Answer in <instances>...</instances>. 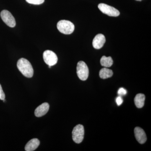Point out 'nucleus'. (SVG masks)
<instances>
[{
    "mask_svg": "<svg viewBox=\"0 0 151 151\" xmlns=\"http://www.w3.org/2000/svg\"><path fill=\"white\" fill-rule=\"evenodd\" d=\"M17 66L19 70L25 77L31 78L34 74V70L30 63L24 58L19 60Z\"/></svg>",
    "mask_w": 151,
    "mask_h": 151,
    "instance_id": "f257e3e1",
    "label": "nucleus"
},
{
    "mask_svg": "<svg viewBox=\"0 0 151 151\" xmlns=\"http://www.w3.org/2000/svg\"><path fill=\"white\" fill-rule=\"evenodd\" d=\"M57 28L60 32L65 35H70L74 31V24L69 21L62 20L57 24Z\"/></svg>",
    "mask_w": 151,
    "mask_h": 151,
    "instance_id": "f03ea898",
    "label": "nucleus"
},
{
    "mask_svg": "<svg viewBox=\"0 0 151 151\" xmlns=\"http://www.w3.org/2000/svg\"><path fill=\"white\" fill-rule=\"evenodd\" d=\"M76 72L79 79L85 81L89 76V70L88 66L84 61H79L77 63Z\"/></svg>",
    "mask_w": 151,
    "mask_h": 151,
    "instance_id": "7ed1b4c3",
    "label": "nucleus"
},
{
    "mask_svg": "<svg viewBox=\"0 0 151 151\" xmlns=\"http://www.w3.org/2000/svg\"><path fill=\"white\" fill-rule=\"evenodd\" d=\"M72 139L75 143L80 144L84 138V130L82 125L78 124L73 128L72 131Z\"/></svg>",
    "mask_w": 151,
    "mask_h": 151,
    "instance_id": "20e7f679",
    "label": "nucleus"
},
{
    "mask_svg": "<svg viewBox=\"0 0 151 151\" xmlns=\"http://www.w3.org/2000/svg\"><path fill=\"white\" fill-rule=\"evenodd\" d=\"M98 8L103 13L111 17H118L120 15V12L113 7L105 4L98 5Z\"/></svg>",
    "mask_w": 151,
    "mask_h": 151,
    "instance_id": "39448f33",
    "label": "nucleus"
},
{
    "mask_svg": "<svg viewBox=\"0 0 151 151\" xmlns=\"http://www.w3.org/2000/svg\"><path fill=\"white\" fill-rule=\"evenodd\" d=\"M43 58L45 62L50 66H53L58 62V57L56 54L51 50H47L44 51Z\"/></svg>",
    "mask_w": 151,
    "mask_h": 151,
    "instance_id": "423d86ee",
    "label": "nucleus"
},
{
    "mask_svg": "<svg viewBox=\"0 0 151 151\" xmlns=\"http://www.w3.org/2000/svg\"><path fill=\"white\" fill-rule=\"evenodd\" d=\"M1 17L3 22L9 27H14L15 26V19L9 11L6 10L2 11Z\"/></svg>",
    "mask_w": 151,
    "mask_h": 151,
    "instance_id": "0eeeda50",
    "label": "nucleus"
},
{
    "mask_svg": "<svg viewBox=\"0 0 151 151\" xmlns=\"http://www.w3.org/2000/svg\"><path fill=\"white\" fill-rule=\"evenodd\" d=\"M106 41L105 36L101 34L97 35L94 37L92 42L93 47L96 49L102 48Z\"/></svg>",
    "mask_w": 151,
    "mask_h": 151,
    "instance_id": "6e6552de",
    "label": "nucleus"
},
{
    "mask_svg": "<svg viewBox=\"0 0 151 151\" xmlns=\"http://www.w3.org/2000/svg\"><path fill=\"white\" fill-rule=\"evenodd\" d=\"M134 134L136 139L140 144H144L147 140L145 131L142 128L137 127L134 129Z\"/></svg>",
    "mask_w": 151,
    "mask_h": 151,
    "instance_id": "1a4fd4ad",
    "label": "nucleus"
},
{
    "mask_svg": "<svg viewBox=\"0 0 151 151\" xmlns=\"http://www.w3.org/2000/svg\"><path fill=\"white\" fill-rule=\"evenodd\" d=\"M49 107V105L48 103H42L35 109V116L37 117H40L44 116L48 112Z\"/></svg>",
    "mask_w": 151,
    "mask_h": 151,
    "instance_id": "9d476101",
    "label": "nucleus"
},
{
    "mask_svg": "<svg viewBox=\"0 0 151 151\" xmlns=\"http://www.w3.org/2000/svg\"><path fill=\"white\" fill-rule=\"evenodd\" d=\"M40 142L37 139H33L28 142L25 147V150L26 151L35 150L39 146Z\"/></svg>",
    "mask_w": 151,
    "mask_h": 151,
    "instance_id": "9b49d317",
    "label": "nucleus"
},
{
    "mask_svg": "<svg viewBox=\"0 0 151 151\" xmlns=\"http://www.w3.org/2000/svg\"><path fill=\"white\" fill-rule=\"evenodd\" d=\"M145 96L143 94H138L136 95L134 98V103L137 108H142L145 105Z\"/></svg>",
    "mask_w": 151,
    "mask_h": 151,
    "instance_id": "f8f14e48",
    "label": "nucleus"
},
{
    "mask_svg": "<svg viewBox=\"0 0 151 151\" xmlns=\"http://www.w3.org/2000/svg\"><path fill=\"white\" fill-rule=\"evenodd\" d=\"M113 75V72L111 69L104 68L100 70L99 76L100 78L103 79H106L112 77Z\"/></svg>",
    "mask_w": 151,
    "mask_h": 151,
    "instance_id": "ddd939ff",
    "label": "nucleus"
},
{
    "mask_svg": "<svg viewBox=\"0 0 151 151\" xmlns=\"http://www.w3.org/2000/svg\"><path fill=\"white\" fill-rule=\"evenodd\" d=\"M113 60L111 57L103 56L100 59V63L102 66L106 68L111 67L113 64Z\"/></svg>",
    "mask_w": 151,
    "mask_h": 151,
    "instance_id": "4468645a",
    "label": "nucleus"
},
{
    "mask_svg": "<svg viewBox=\"0 0 151 151\" xmlns=\"http://www.w3.org/2000/svg\"><path fill=\"white\" fill-rule=\"evenodd\" d=\"M27 3L34 5H40L42 4L45 0H26Z\"/></svg>",
    "mask_w": 151,
    "mask_h": 151,
    "instance_id": "2eb2a0df",
    "label": "nucleus"
},
{
    "mask_svg": "<svg viewBox=\"0 0 151 151\" xmlns=\"http://www.w3.org/2000/svg\"><path fill=\"white\" fill-rule=\"evenodd\" d=\"M127 94V91L123 88H121L119 89L118 91V94L119 96H124Z\"/></svg>",
    "mask_w": 151,
    "mask_h": 151,
    "instance_id": "dca6fc26",
    "label": "nucleus"
},
{
    "mask_svg": "<svg viewBox=\"0 0 151 151\" xmlns=\"http://www.w3.org/2000/svg\"><path fill=\"white\" fill-rule=\"evenodd\" d=\"M116 102L118 106H120V105H122L123 102V100L122 96H119L116 98Z\"/></svg>",
    "mask_w": 151,
    "mask_h": 151,
    "instance_id": "f3484780",
    "label": "nucleus"
},
{
    "mask_svg": "<svg viewBox=\"0 0 151 151\" xmlns=\"http://www.w3.org/2000/svg\"><path fill=\"white\" fill-rule=\"evenodd\" d=\"M5 98V95L3 91L1 86L0 84V100H4Z\"/></svg>",
    "mask_w": 151,
    "mask_h": 151,
    "instance_id": "a211bd4d",
    "label": "nucleus"
},
{
    "mask_svg": "<svg viewBox=\"0 0 151 151\" xmlns=\"http://www.w3.org/2000/svg\"><path fill=\"white\" fill-rule=\"evenodd\" d=\"M136 1H142V0H136Z\"/></svg>",
    "mask_w": 151,
    "mask_h": 151,
    "instance_id": "6ab92c4d",
    "label": "nucleus"
}]
</instances>
